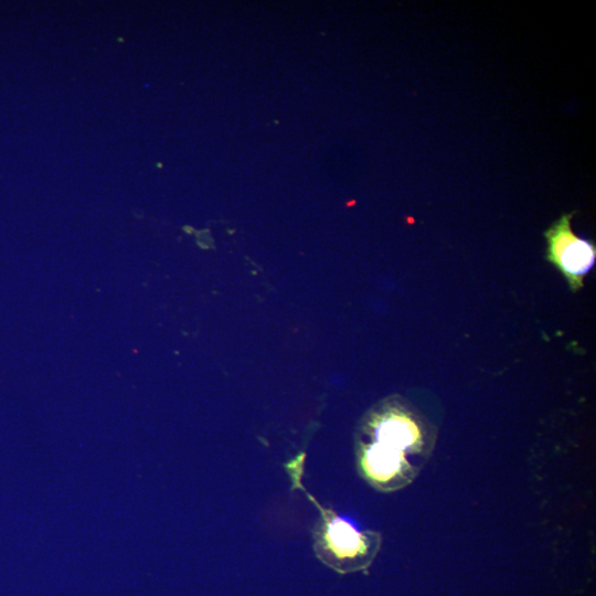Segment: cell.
I'll return each mask as SVG.
<instances>
[{
	"mask_svg": "<svg viewBox=\"0 0 596 596\" xmlns=\"http://www.w3.org/2000/svg\"><path fill=\"white\" fill-rule=\"evenodd\" d=\"M318 545L323 562L340 571L360 567L369 554L368 538L351 521L327 512Z\"/></svg>",
	"mask_w": 596,
	"mask_h": 596,
	"instance_id": "obj_2",
	"label": "cell"
},
{
	"mask_svg": "<svg viewBox=\"0 0 596 596\" xmlns=\"http://www.w3.org/2000/svg\"><path fill=\"white\" fill-rule=\"evenodd\" d=\"M573 212L563 214L544 233L546 259L566 278L573 291L584 285V277L594 267L596 246L594 242L577 236L571 226Z\"/></svg>",
	"mask_w": 596,
	"mask_h": 596,
	"instance_id": "obj_1",
	"label": "cell"
},
{
	"mask_svg": "<svg viewBox=\"0 0 596 596\" xmlns=\"http://www.w3.org/2000/svg\"><path fill=\"white\" fill-rule=\"evenodd\" d=\"M375 441L401 451L412 449L421 440L417 424L406 414L390 412L380 416L373 427Z\"/></svg>",
	"mask_w": 596,
	"mask_h": 596,
	"instance_id": "obj_4",
	"label": "cell"
},
{
	"mask_svg": "<svg viewBox=\"0 0 596 596\" xmlns=\"http://www.w3.org/2000/svg\"><path fill=\"white\" fill-rule=\"evenodd\" d=\"M362 467L373 482L387 486L403 476L406 460L403 451L374 441L363 451Z\"/></svg>",
	"mask_w": 596,
	"mask_h": 596,
	"instance_id": "obj_3",
	"label": "cell"
}]
</instances>
